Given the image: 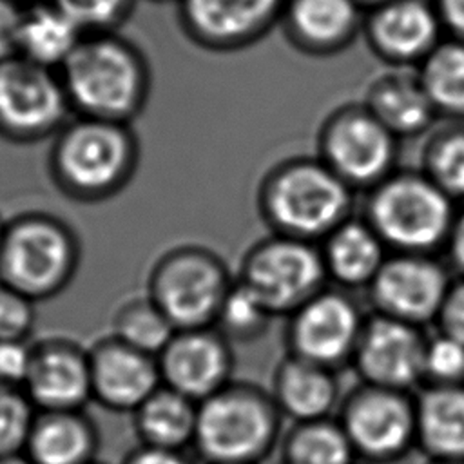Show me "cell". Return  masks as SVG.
<instances>
[{"label":"cell","instance_id":"6da1fadb","mask_svg":"<svg viewBox=\"0 0 464 464\" xmlns=\"http://www.w3.org/2000/svg\"><path fill=\"white\" fill-rule=\"evenodd\" d=\"M58 72L76 116L130 123L147 103V60L114 31L85 34Z\"/></svg>","mask_w":464,"mask_h":464},{"label":"cell","instance_id":"7a4b0ae2","mask_svg":"<svg viewBox=\"0 0 464 464\" xmlns=\"http://www.w3.org/2000/svg\"><path fill=\"white\" fill-rule=\"evenodd\" d=\"M138 154L129 123L76 116L58 130L49 167L54 183L69 198L102 201L132 179Z\"/></svg>","mask_w":464,"mask_h":464},{"label":"cell","instance_id":"3957f363","mask_svg":"<svg viewBox=\"0 0 464 464\" xmlns=\"http://www.w3.org/2000/svg\"><path fill=\"white\" fill-rule=\"evenodd\" d=\"M348 183L324 161L290 160L259 188V210L274 234L315 241L348 219Z\"/></svg>","mask_w":464,"mask_h":464},{"label":"cell","instance_id":"277c9868","mask_svg":"<svg viewBox=\"0 0 464 464\" xmlns=\"http://www.w3.org/2000/svg\"><path fill=\"white\" fill-rule=\"evenodd\" d=\"M279 424L272 393L232 381L198 404L192 446L207 464H259L274 450Z\"/></svg>","mask_w":464,"mask_h":464},{"label":"cell","instance_id":"5b68a950","mask_svg":"<svg viewBox=\"0 0 464 464\" xmlns=\"http://www.w3.org/2000/svg\"><path fill=\"white\" fill-rule=\"evenodd\" d=\"M78 265V237L56 216L25 212L7 221L0 246V283L38 303L62 294Z\"/></svg>","mask_w":464,"mask_h":464},{"label":"cell","instance_id":"8992f818","mask_svg":"<svg viewBox=\"0 0 464 464\" xmlns=\"http://www.w3.org/2000/svg\"><path fill=\"white\" fill-rule=\"evenodd\" d=\"M453 199L426 174L384 178L370 198L368 223L399 254H428L448 243Z\"/></svg>","mask_w":464,"mask_h":464},{"label":"cell","instance_id":"52a82bcc","mask_svg":"<svg viewBox=\"0 0 464 464\" xmlns=\"http://www.w3.org/2000/svg\"><path fill=\"white\" fill-rule=\"evenodd\" d=\"M225 261L212 250L183 245L167 250L149 274L147 295L176 330L214 326L234 285Z\"/></svg>","mask_w":464,"mask_h":464},{"label":"cell","instance_id":"ba28073f","mask_svg":"<svg viewBox=\"0 0 464 464\" xmlns=\"http://www.w3.org/2000/svg\"><path fill=\"white\" fill-rule=\"evenodd\" d=\"M328 277L314 241L274 234L250 246L237 281L248 286L272 315H290L323 290Z\"/></svg>","mask_w":464,"mask_h":464},{"label":"cell","instance_id":"9c48e42d","mask_svg":"<svg viewBox=\"0 0 464 464\" xmlns=\"http://www.w3.org/2000/svg\"><path fill=\"white\" fill-rule=\"evenodd\" d=\"M71 111L58 71L20 54L0 62V134L42 140L58 134Z\"/></svg>","mask_w":464,"mask_h":464},{"label":"cell","instance_id":"30bf717a","mask_svg":"<svg viewBox=\"0 0 464 464\" xmlns=\"http://www.w3.org/2000/svg\"><path fill=\"white\" fill-rule=\"evenodd\" d=\"M339 424L355 455L375 462L393 460L415 440V401L401 390L364 384L344 402Z\"/></svg>","mask_w":464,"mask_h":464},{"label":"cell","instance_id":"8fae6325","mask_svg":"<svg viewBox=\"0 0 464 464\" xmlns=\"http://www.w3.org/2000/svg\"><path fill=\"white\" fill-rule=\"evenodd\" d=\"M364 319L357 304L335 290H321L290 314V355L334 370L353 357Z\"/></svg>","mask_w":464,"mask_h":464},{"label":"cell","instance_id":"7c38bea8","mask_svg":"<svg viewBox=\"0 0 464 464\" xmlns=\"http://www.w3.org/2000/svg\"><path fill=\"white\" fill-rule=\"evenodd\" d=\"M453 281L446 268L428 254H395L370 283V295L379 314L420 326L437 321Z\"/></svg>","mask_w":464,"mask_h":464},{"label":"cell","instance_id":"4fadbf2b","mask_svg":"<svg viewBox=\"0 0 464 464\" xmlns=\"http://www.w3.org/2000/svg\"><path fill=\"white\" fill-rule=\"evenodd\" d=\"M426 344L420 326L377 314L364 321L352 359L366 384L408 392L424 379Z\"/></svg>","mask_w":464,"mask_h":464},{"label":"cell","instance_id":"5bb4252c","mask_svg":"<svg viewBox=\"0 0 464 464\" xmlns=\"http://www.w3.org/2000/svg\"><path fill=\"white\" fill-rule=\"evenodd\" d=\"M163 386L198 404L232 382V352L214 326L178 330L156 357Z\"/></svg>","mask_w":464,"mask_h":464},{"label":"cell","instance_id":"9a60e30c","mask_svg":"<svg viewBox=\"0 0 464 464\" xmlns=\"http://www.w3.org/2000/svg\"><path fill=\"white\" fill-rule=\"evenodd\" d=\"M393 138L370 111H346L323 132V161L348 185L382 181L395 156Z\"/></svg>","mask_w":464,"mask_h":464},{"label":"cell","instance_id":"2e32d148","mask_svg":"<svg viewBox=\"0 0 464 464\" xmlns=\"http://www.w3.org/2000/svg\"><path fill=\"white\" fill-rule=\"evenodd\" d=\"M286 0H178L185 33L201 47L232 51L259 40Z\"/></svg>","mask_w":464,"mask_h":464},{"label":"cell","instance_id":"e0dca14e","mask_svg":"<svg viewBox=\"0 0 464 464\" xmlns=\"http://www.w3.org/2000/svg\"><path fill=\"white\" fill-rule=\"evenodd\" d=\"M22 390L36 411H83L92 401L89 350L67 339L34 343Z\"/></svg>","mask_w":464,"mask_h":464},{"label":"cell","instance_id":"ac0fdd59","mask_svg":"<svg viewBox=\"0 0 464 464\" xmlns=\"http://www.w3.org/2000/svg\"><path fill=\"white\" fill-rule=\"evenodd\" d=\"M92 401L112 411L134 413L163 382L158 359L116 337L89 350Z\"/></svg>","mask_w":464,"mask_h":464},{"label":"cell","instance_id":"d6986e66","mask_svg":"<svg viewBox=\"0 0 464 464\" xmlns=\"http://www.w3.org/2000/svg\"><path fill=\"white\" fill-rule=\"evenodd\" d=\"M439 20L424 0H386L370 18V38L390 60H422L439 45Z\"/></svg>","mask_w":464,"mask_h":464},{"label":"cell","instance_id":"ffe728a7","mask_svg":"<svg viewBox=\"0 0 464 464\" xmlns=\"http://www.w3.org/2000/svg\"><path fill=\"white\" fill-rule=\"evenodd\" d=\"M98 433L83 411H36L24 455L33 464H94Z\"/></svg>","mask_w":464,"mask_h":464},{"label":"cell","instance_id":"44dd1931","mask_svg":"<svg viewBox=\"0 0 464 464\" xmlns=\"http://www.w3.org/2000/svg\"><path fill=\"white\" fill-rule=\"evenodd\" d=\"M272 397L281 411L295 422L328 419L339 395L334 370L290 355L277 366Z\"/></svg>","mask_w":464,"mask_h":464},{"label":"cell","instance_id":"7402d4cb","mask_svg":"<svg viewBox=\"0 0 464 464\" xmlns=\"http://www.w3.org/2000/svg\"><path fill=\"white\" fill-rule=\"evenodd\" d=\"M415 440L433 460H464V384H431L415 401Z\"/></svg>","mask_w":464,"mask_h":464},{"label":"cell","instance_id":"603a6c76","mask_svg":"<svg viewBox=\"0 0 464 464\" xmlns=\"http://www.w3.org/2000/svg\"><path fill=\"white\" fill-rule=\"evenodd\" d=\"M384 241L368 221L346 219L334 228L321 248L326 274L346 286L373 281L386 261Z\"/></svg>","mask_w":464,"mask_h":464},{"label":"cell","instance_id":"cb8c5ba5","mask_svg":"<svg viewBox=\"0 0 464 464\" xmlns=\"http://www.w3.org/2000/svg\"><path fill=\"white\" fill-rule=\"evenodd\" d=\"M283 20L290 38L310 51H330L357 27L355 0H286Z\"/></svg>","mask_w":464,"mask_h":464},{"label":"cell","instance_id":"d4e9b609","mask_svg":"<svg viewBox=\"0 0 464 464\" xmlns=\"http://www.w3.org/2000/svg\"><path fill=\"white\" fill-rule=\"evenodd\" d=\"M85 33L49 0H34L24 7L18 54L49 69L60 71Z\"/></svg>","mask_w":464,"mask_h":464},{"label":"cell","instance_id":"484cf974","mask_svg":"<svg viewBox=\"0 0 464 464\" xmlns=\"http://www.w3.org/2000/svg\"><path fill=\"white\" fill-rule=\"evenodd\" d=\"M132 415L141 446L183 451L194 444L198 402L179 392L161 384Z\"/></svg>","mask_w":464,"mask_h":464},{"label":"cell","instance_id":"4316f807","mask_svg":"<svg viewBox=\"0 0 464 464\" xmlns=\"http://www.w3.org/2000/svg\"><path fill=\"white\" fill-rule=\"evenodd\" d=\"M368 111L393 134H415L430 125L437 107L420 78L393 74L370 91Z\"/></svg>","mask_w":464,"mask_h":464},{"label":"cell","instance_id":"83f0119b","mask_svg":"<svg viewBox=\"0 0 464 464\" xmlns=\"http://www.w3.org/2000/svg\"><path fill=\"white\" fill-rule=\"evenodd\" d=\"M353 457L343 426L330 419L295 422L283 444L285 464H352Z\"/></svg>","mask_w":464,"mask_h":464},{"label":"cell","instance_id":"f1b7e54d","mask_svg":"<svg viewBox=\"0 0 464 464\" xmlns=\"http://www.w3.org/2000/svg\"><path fill=\"white\" fill-rule=\"evenodd\" d=\"M178 330L149 295L120 304L112 317V337L158 357Z\"/></svg>","mask_w":464,"mask_h":464},{"label":"cell","instance_id":"f546056e","mask_svg":"<svg viewBox=\"0 0 464 464\" xmlns=\"http://www.w3.org/2000/svg\"><path fill=\"white\" fill-rule=\"evenodd\" d=\"M419 78L437 109L464 116V40L439 44L422 60Z\"/></svg>","mask_w":464,"mask_h":464},{"label":"cell","instance_id":"4dcf8cb0","mask_svg":"<svg viewBox=\"0 0 464 464\" xmlns=\"http://www.w3.org/2000/svg\"><path fill=\"white\" fill-rule=\"evenodd\" d=\"M270 317L274 315L261 303V299L236 279L219 308L214 328L227 341L246 343L259 337L266 330Z\"/></svg>","mask_w":464,"mask_h":464},{"label":"cell","instance_id":"1f68e13d","mask_svg":"<svg viewBox=\"0 0 464 464\" xmlns=\"http://www.w3.org/2000/svg\"><path fill=\"white\" fill-rule=\"evenodd\" d=\"M34 415L24 390L0 382V459L24 453Z\"/></svg>","mask_w":464,"mask_h":464},{"label":"cell","instance_id":"d6a6232c","mask_svg":"<svg viewBox=\"0 0 464 464\" xmlns=\"http://www.w3.org/2000/svg\"><path fill=\"white\" fill-rule=\"evenodd\" d=\"M428 176L451 198H464V130L440 136L428 154Z\"/></svg>","mask_w":464,"mask_h":464},{"label":"cell","instance_id":"836d02e7","mask_svg":"<svg viewBox=\"0 0 464 464\" xmlns=\"http://www.w3.org/2000/svg\"><path fill=\"white\" fill-rule=\"evenodd\" d=\"M80 29L89 33L114 31L130 13L134 0H49Z\"/></svg>","mask_w":464,"mask_h":464},{"label":"cell","instance_id":"e575fe53","mask_svg":"<svg viewBox=\"0 0 464 464\" xmlns=\"http://www.w3.org/2000/svg\"><path fill=\"white\" fill-rule=\"evenodd\" d=\"M424 377L431 384H464V343L442 332L428 339Z\"/></svg>","mask_w":464,"mask_h":464},{"label":"cell","instance_id":"d590c367","mask_svg":"<svg viewBox=\"0 0 464 464\" xmlns=\"http://www.w3.org/2000/svg\"><path fill=\"white\" fill-rule=\"evenodd\" d=\"M34 304L27 295L0 283V341L29 339L36 321Z\"/></svg>","mask_w":464,"mask_h":464},{"label":"cell","instance_id":"8d00e7d4","mask_svg":"<svg viewBox=\"0 0 464 464\" xmlns=\"http://www.w3.org/2000/svg\"><path fill=\"white\" fill-rule=\"evenodd\" d=\"M34 343L29 339L0 341V382L13 388H24L31 370Z\"/></svg>","mask_w":464,"mask_h":464},{"label":"cell","instance_id":"74e56055","mask_svg":"<svg viewBox=\"0 0 464 464\" xmlns=\"http://www.w3.org/2000/svg\"><path fill=\"white\" fill-rule=\"evenodd\" d=\"M437 321L442 334L464 343V277L451 283Z\"/></svg>","mask_w":464,"mask_h":464},{"label":"cell","instance_id":"f35d334b","mask_svg":"<svg viewBox=\"0 0 464 464\" xmlns=\"http://www.w3.org/2000/svg\"><path fill=\"white\" fill-rule=\"evenodd\" d=\"M24 4L16 0H0V62L18 54Z\"/></svg>","mask_w":464,"mask_h":464},{"label":"cell","instance_id":"ab89813d","mask_svg":"<svg viewBox=\"0 0 464 464\" xmlns=\"http://www.w3.org/2000/svg\"><path fill=\"white\" fill-rule=\"evenodd\" d=\"M123 464H192V462L188 460L185 451L140 446L125 459Z\"/></svg>","mask_w":464,"mask_h":464},{"label":"cell","instance_id":"60d3db41","mask_svg":"<svg viewBox=\"0 0 464 464\" xmlns=\"http://www.w3.org/2000/svg\"><path fill=\"white\" fill-rule=\"evenodd\" d=\"M446 246L450 250L451 263L464 277V210L460 214H457Z\"/></svg>","mask_w":464,"mask_h":464},{"label":"cell","instance_id":"b9f144b4","mask_svg":"<svg viewBox=\"0 0 464 464\" xmlns=\"http://www.w3.org/2000/svg\"><path fill=\"white\" fill-rule=\"evenodd\" d=\"M437 11L440 20L464 38V0H439Z\"/></svg>","mask_w":464,"mask_h":464},{"label":"cell","instance_id":"7bdbcfd3","mask_svg":"<svg viewBox=\"0 0 464 464\" xmlns=\"http://www.w3.org/2000/svg\"><path fill=\"white\" fill-rule=\"evenodd\" d=\"M0 464H33V462L24 453H16V455L0 459Z\"/></svg>","mask_w":464,"mask_h":464},{"label":"cell","instance_id":"ee69618b","mask_svg":"<svg viewBox=\"0 0 464 464\" xmlns=\"http://www.w3.org/2000/svg\"><path fill=\"white\" fill-rule=\"evenodd\" d=\"M5 227H7V223L0 216V246H2V241H4V236H5Z\"/></svg>","mask_w":464,"mask_h":464},{"label":"cell","instance_id":"f6af8a7d","mask_svg":"<svg viewBox=\"0 0 464 464\" xmlns=\"http://www.w3.org/2000/svg\"><path fill=\"white\" fill-rule=\"evenodd\" d=\"M431 464H464V460H433Z\"/></svg>","mask_w":464,"mask_h":464},{"label":"cell","instance_id":"bcb514c9","mask_svg":"<svg viewBox=\"0 0 464 464\" xmlns=\"http://www.w3.org/2000/svg\"><path fill=\"white\" fill-rule=\"evenodd\" d=\"M16 2H20V4H24V2H34V0H16Z\"/></svg>","mask_w":464,"mask_h":464},{"label":"cell","instance_id":"7dc6e473","mask_svg":"<svg viewBox=\"0 0 464 464\" xmlns=\"http://www.w3.org/2000/svg\"><path fill=\"white\" fill-rule=\"evenodd\" d=\"M94 464H96V462H94Z\"/></svg>","mask_w":464,"mask_h":464}]
</instances>
